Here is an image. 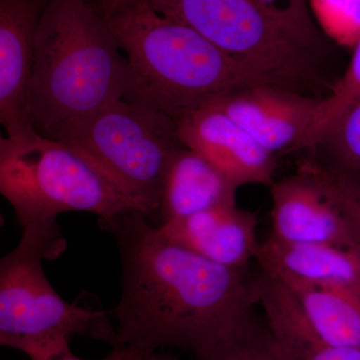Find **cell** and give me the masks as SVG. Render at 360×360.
Segmentation results:
<instances>
[{
  "mask_svg": "<svg viewBox=\"0 0 360 360\" xmlns=\"http://www.w3.org/2000/svg\"><path fill=\"white\" fill-rule=\"evenodd\" d=\"M265 328L277 360H360V348L336 347L319 340L293 305L274 310Z\"/></svg>",
  "mask_w": 360,
  "mask_h": 360,
  "instance_id": "2e32d148",
  "label": "cell"
},
{
  "mask_svg": "<svg viewBox=\"0 0 360 360\" xmlns=\"http://www.w3.org/2000/svg\"><path fill=\"white\" fill-rule=\"evenodd\" d=\"M144 360H179L176 356L170 354H158V352H153V354H148L146 355Z\"/></svg>",
  "mask_w": 360,
  "mask_h": 360,
  "instance_id": "cb8c5ba5",
  "label": "cell"
},
{
  "mask_svg": "<svg viewBox=\"0 0 360 360\" xmlns=\"http://www.w3.org/2000/svg\"><path fill=\"white\" fill-rule=\"evenodd\" d=\"M96 0H49L35 44L28 115L44 135L123 98L127 58Z\"/></svg>",
  "mask_w": 360,
  "mask_h": 360,
  "instance_id": "3957f363",
  "label": "cell"
},
{
  "mask_svg": "<svg viewBox=\"0 0 360 360\" xmlns=\"http://www.w3.org/2000/svg\"><path fill=\"white\" fill-rule=\"evenodd\" d=\"M0 193L22 227L58 222L65 212L110 219L129 210L141 212L79 151L35 130L0 137Z\"/></svg>",
  "mask_w": 360,
  "mask_h": 360,
  "instance_id": "5b68a950",
  "label": "cell"
},
{
  "mask_svg": "<svg viewBox=\"0 0 360 360\" xmlns=\"http://www.w3.org/2000/svg\"><path fill=\"white\" fill-rule=\"evenodd\" d=\"M194 360H277L269 347L266 328L257 322Z\"/></svg>",
  "mask_w": 360,
  "mask_h": 360,
  "instance_id": "44dd1931",
  "label": "cell"
},
{
  "mask_svg": "<svg viewBox=\"0 0 360 360\" xmlns=\"http://www.w3.org/2000/svg\"><path fill=\"white\" fill-rule=\"evenodd\" d=\"M271 238L290 245L360 248L326 170L315 162L270 184Z\"/></svg>",
  "mask_w": 360,
  "mask_h": 360,
  "instance_id": "ba28073f",
  "label": "cell"
},
{
  "mask_svg": "<svg viewBox=\"0 0 360 360\" xmlns=\"http://www.w3.org/2000/svg\"><path fill=\"white\" fill-rule=\"evenodd\" d=\"M44 136L79 151L148 217L158 213L168 169L186 148L170 116L123 99L58 123Z\"/></svg>",
  "mask_w": 360,
  "mask_h": 360,
  "instance_id": "8992f818",
  "label": "cell"
},
{
  "mask_svg": "<svg viewBox=\"0 0 360 360\" xmlns=\"http://www.w3.org/2000/svg\"><path fill=\"white\" fill-rule=\"evenodd\" d=\"M278 281L295 296L305 323L319 340L360 348L359 297L321 286Z\"/></svg>",
  "mask_w": 360,
  "mask_h": 360,
  "instance_id": "9a60e30c",
  "label": "cell"
},
{
  "mask_svg": "<svg viewBox=\"0 0 360 360\" xmlns=\"http://www.w3.org/2000/svg\"><path fill=\"white\" fill-rule=\"evenodd\" d=\"M148 217L129 210L98 219L122 260V297L110 311L117 321L115 347L143 354L179 348L198 357L255 321L259 276L175 245Z\"/></svg>",
  "mask_w": 360,
  "mask_h": 360,
  "instance_id": "6da1fadb",
  "label": "cell"
},
{
  "mask_svg": "<svg viewBox=\"0 0 360 360\" xmlns=\"http://www.w3.org/2000/svg\"><path fill=\"white\" fill-rule=\"evenodd\" d=\"M262 271L284 283L343 291L360 298V248L290 245L269 236L260 243Z\"/></svg>",
  "mask_w": 360,
  "mask_h": 360,
  "instance_id": "4fadbf2b",
  "label": "cell"
},
{
  "mask_svg": "<svg viewBox=\"0 0 360 360\" xmlns=\"http://www.w3.org/2000/svg\"><path fill=\"white\" fill-rule=\"evenodd\" d=\"M284 32L315 53L326 47L323 33L310 13L309 0H251Z\"/></svg>",
  "mask_w": 360,
  "mask_h": 360,
  "instance_id": "ac0fdd59",
  "label": "cell"
},
{
  "mask_svg": "<svg viewBox=\"0 0 360 360\" xmlns=\"http://www.w3.org/2000/svg\"><path fill=\"white\" fill-rule=\"evenodd\" d=\"M309 6L323 35L354 49L360 39V0H309Z\"/></svg>",
  "mask_w": 360,
  "mask_h": 360,
  "instance_id": "ffe728a7",
  "label": "cell"
},
{
  "mask_svg": "<svg viewBox=\"0 0 360 360\" xmlns=\"http://www.w3.org/2000/svg\"><path fill=\"white\" fill-rule=\"evenodd\" d=\"M58 222L23 227L20 243L0 260V345L30 360H56L75 335L115 347L110 312L66 302L45 276L44 260L66 250Z\"/></svg>",
  "mask_w": 360,
  "mask_h": 360,
  "instance_id": "277c9868",
  "label": "cell"
},
{
  "mask_svg": "<svg viewBox=\"0 0 360 360\" xmlns=\"http://www.w3.org/2000/svg\"><path fill=\"white\" fill-rule=\"evenodd\" d=\"M143 352L134 349L130 347H113L112 352L108 356L97 360H144L146 355ZM56 360H86L79 359L72 354V352H66L63 356L58 357Z\"/></svg>",
  "mask_w": 360,
  "mask_h": 360,
  "instance_id": "603a6c76",
  "label": "cell"
},
{
  "mask_svg": "<svg viewBox=\"0 0 360 360\" xmlns=\"http://www.w3.org/2000/svg\"><path fill=\"white\" fill-rule=\"evenodd\" d=\"M158 229L175 245L231 269H248L260 245L257 217L236 202L172 220Z\"/></svg>",
  "mask_w": 360,
  "mask_h": 360,
  "instance_id": "7c38bea8",
  "label": "cell"
},
{
  "mask_svg": "<svg viewBox=\"0 0 360 360\" xmlns=\"http://www.w3.org/2000/svg\"><path fill=\"white\" fill-rule=\"evenodd\" d=\"M321 98L274 84H255L210 103L229 115L265 149L292 151L307 131Z\"/></svg>",
  "mask_w": 360,
  "mask_h": 360,
  "instance_id": "9c48e42d",
  "label": "cell"
},
{
  "mask_svg": "<svg viewBox=\"0 0 360 360\" xmlns=\"http://www.w3.org/2000/svg\"><path fill=\"white\" fill-rule=\"evenodd\" d=\"M175 122L186 148L210 161L238 187L274 181L276 156L217 106L207 104Z\"/></svg>",
  "mask_w": 360,
  "mask_h": 360,
  "instance_id": "8fae6325",
  "label": "cell"
},
{
  "mask_svg": "<svg viewBox=\"0 0 360 360\" xmlns=\"http://www.w3.org/2000/svg\"><path fill=\"white\" fill-rule=\"evenodd\" d=\"M321 148L335 163L336 172L360 174V101L345 113L314 150Z\"/></svg>",
  "mask_w": 360,
  "mask_h": 360,
  "instance_id": "d6986e66",
  "label": "cell"
},
{
  "mask_svg": "<svg viewBox=\"0 0 360 360\" xmlns=\"http://www.w3.org/2000/svg\"><path fill=\"white\" fill-rule=\"evenodd\" d=\"M245 63L270 84H321L317 53L291 39L251 0H146Z\"/></svg>",
  "mask_w": 360,
  "mask_h": 360,
  "instance_id": "52a82bcc",
  "label": "cell"
},
{
  "mask_svg": "<svg viewBox=\"0 0 360 360\" xmlns=\"http://www.w3.org/2000/svg\"><path fill=\"white\" fill-rule=\"evenodd\" d=\"M127 53L123 101L175 122L220 97L270 84L245 63L146 0H96Z\"/></svg>",
  "mask_w": 360,
  "mask_h": 360,
  "instance_id": "7a4b0ae2",
  "label": "cell"
},
{
  "mask_svg": "<svg viewBox=\"0 0 360 360\" xmlns=\"http://www.w3.org/2000/svg\"><path fill=\"white\" fill-rule=\"evenodd\" d=\"M49 0H0V122L6 136L33 129L28 94L40 21Z\"/></svg>",
  "mask_w": 360,
  "mask_h": 360,
  "instance_id": "30bf717a",
  "label": "cell"
},
{
  "mask_svg": "<svg viewBox=\"0 0 360 360\" xmlns=\"http://www.w3.org/2000/svg\"><path fill=\"white\" fill-rule=\"evenodd\" d=\"M238 188L210 161L184 148L168 169L158 212L160 224L236 202Z\"/></svg>",
  "mask_w": 360,
  "mask_h": 360,
  "instance_id": "5bb4252c",
  "label": "cell"
},
{
  "mask_svg": "<svg viewBox=\"0 0 360 360\" xmlns=\"http://www.w3.org/2000/svg\"><path fill=\"white\" fill-rule=\"evenodd\" d=\"M323 168V167H322ZM333 193L360 238V184L347 175L326 169Z\"/></svg>",
  "mask_w": 360,
  "mask_h": 360,
  "instance_id": "7402d4cb",
  "label": "cell"
},
{
  "mask_svg": "<svg viewBox=\"0 0 360 360\" xmlns=\"http://www.w3.org/2000/svg\"><path fill=\"white\" fill-rule=\"evenodd\" d=\"M360 101V39L343 77L321 98L311 124L296 146L295 151L314 150L352 105Z\"/></svg>",
  "mask_w": 360,
  "mask_h": 360,
  "instance_id": "e0dca14e",
  "label": "cell"
}]
</instances>
